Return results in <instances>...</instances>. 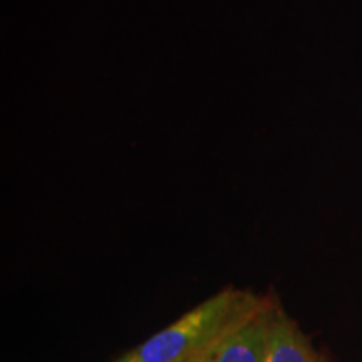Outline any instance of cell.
<instances>
[{
	"mask_svg": "<svg viewBox=\"0 0 362 362\" xmlns=\"http://www.w3.org/2000/svg\"><path fill=\"white\" fill-rule=\"evenodd\" d=\"M264 297L225 288L126 352L116 362H189L255 309Z\"/></svg>",
	"mask_w": 362,
	"mask_h": 362,
	"instance_id": "1",
	"label": "cell"
},
{
	"mask_svg": "<svg viewBox=\"0 0 362 362\" xmlns=\"http://www.w3.org/2000/svg\"><path fill=\"white\" fill-rule=\"evenodd\" d=\"M274 302L265 298L203 352L197 362H264Z\"/></svg>",
	"mask_w": 362,
	"mask_h": 362,
	"instance_id": "2",
	"label": "cell"
},
{
	"mask_svg": "<svg viewBox=\"0 0 362 362\" xmlns=\"http://www.w3.org/2000/svg\"><path fill=\"white\" fill-rule=\"evenodd\" d=\"M264 362H322L297 324L274 305L267 330Z\"/></svg>",
	"mask_w": 362,
	"mask_h": 362,
	"instance_id": "3",
	"label": "cell"
}]
</instances>
